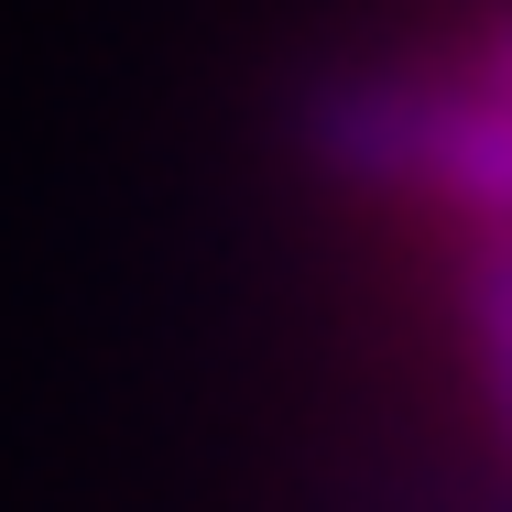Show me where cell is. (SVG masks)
<instances>
[{"instance_id": "cell-1", "label": "cell", "mask_w": 512, "mask_h": 512, "mask_svg": "<svg viewBox=\"0 0 512 512\" xmlns=\"http://www.w3.org/2000/svg\"><path fill=\"white\" fill-rule=\"evenodd\" d=\"M469 349H480V393H491L502 447H512V240L469 251Z\"/></svg>"}, {"instance_id": "cell-2", "label": "cell", "mask_w": 512, "mask_h": 512, "mask_svg": "<svg viewBox=\"0 0 512 512\" xmlns=\"http://www.w3.org/2000/svg\"><path fill=\"white\" fill-rule=\"evenodd\" d=\"M480 88L512 99V22H491V44H480Z\"/></svg>"}]
</instances>
